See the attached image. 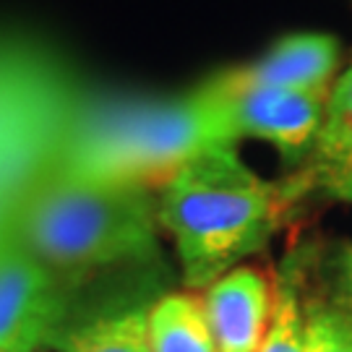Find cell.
Masks as SVG:
<instances>
[{"label": "cell", "mask_w": 352, "mask_h": 352, "mask_svg": "<svg viewBox=\"0 0 352 352\" xmlns=\"http://www.w3.org/2000/svg\"><path fill=\"white\" fill-rule=\"evenodd\" d=\"M13 238L68 289L160 261L157 193L52 170L8 214Z\"/></svg>", "instance_id": "1"}, {"label": "cell", "mask_w": 352, "mask_h": 352, "mask_svg": "<svg viewBox=\"0 0 352 352\" xmlns=\"http://www.w3.org/2000/svg\"><path fill=\"white\" fill-rule=\"evenodd\" d=\"M238 144L206 81L164 100L100 91L71 131L58 170L160 193L199 154Z\"/></svg>", "instance_id": "2"}, {"label": "cell", "mask_w": 352, "mask_h": 352, "mask_svg": "<svg viewBox=\"0 0 352 352\" xmlns=\"http://www.w3.org/2000/svg\"><path fill=\"white\" fill-rule=\"evenodd\" d=\"M298 196L217 146L190 160L160 193V227L175 245L188 289H206L274 238Z\"/></svg>", "instance_id": "3"}, {"label": "cell", "mask_w": 352, "mask_h": 352, "mask_svg": "<svg viewBox=\"0 0 352 352\" xmlns=\"http://www.w3.org/2000/svg\"><path fill=\"white\" fill-rule=\"evenodd\" d=\"M100 91L52 45L0 32V219L58 170L71 131Z\"/></svg>", "instance_id": "4"}, {"label": "cell", "mask_w": 352, "mask_h": 352, "mask_svg": "<svg viewBox=\"0 0 352 352\" xmlns=\"http://www.w3.org/2000/svg\"><path fill=\"white\" fill-rule=\"evenodd\" d=\"M206 84L222 102L235 139L269 141L287 167H300L321 131L331 89H235L219 76Z\"/></svg>", "instance_id": "5"}, {"label": "cell", "mask_w": 352, "mask_h": 352, "mask_svg": "<svg viewBox=\"0 0 352 352\" xmlns=\"http://www.w3.org/2000/svg\"><path fill=\"white\" fill-rule=\"evenodd\" d=\"M74 289L52 277L13 238H0V352H39L71 321Z\"/></svg>", "instance_id": "6"}, {"label": "cell", "mask_w": 352, "mask_h": 352, "mask_svg": "<svg viewBox=\"0 0 352 352\" xmlns=\"http://www.w3.org/2000/svg\"><path fill=\"white\" fill-rule=\"evenodd\" d=\"M217 352H258L274 308V287L261 269L235 266L204 289Z\"/></svg>", "instance_id": "7"}, {"label": "cell", "mask_w": 352, "mask_h": 352, "mask_svg": "<svg viewBox=\"0 0 352 352\" xmlns=\"http://www.w3.org/2000/svg\"><path fill=\"white\" fill-rule=\"evenodd\" d=\"M340 65V39L324 32L282 37L253 63L217 74L235 89H331Z\"/></svg>", "instance_id": "8"}, {"label": "cell", "mask_w": 352, "mask_h": 352, "mask_svg": "<svg viewBox=\"0 0 352 352\" xmlns=\"http://www.w3.org/2000/svg\"><path fill=\"white\" fill-rule=\"evenodd\" d=\"M352 177V63L329 91L327 115L308 160L287 177V186L300 201L308 193L334 196Z\"/></svg>", "instance_id": "9"}, {"label": "cell", "mask_w": 352, "mask_h": 352, "mask_svg": "<svg viewBox=\"0 0 352 352\" xmlns=\"http://www.w3.org/2000/svg\"><path fill=\"white\" fill-rule=\"evenodd\" d=\"M149 305L133 302L87 318H71L52 334L47 347L55 352H154Z\"/></svg>", "instance_id": "10"}, {"label": "cell", "mask_w": 352, "mask_h": 352, "mask_svg": "<svg viewBox=\"0 0 352 352\" xmlns=\"http://www.w3.org/2000/svg\"><path fill=\"white\" fill-rule=\"evenodd\" d=\"M149 342L154 352H217L204 298L164 292L149 305Z\"/></svg>", "instance_id": "11"}, {"label": "cell", "mask_w": 352, "mask_h": 352, "mask_svg": "<svg viewBox=\"0 0 352 352\" xmlns=\"http://www.w3.org/2000/svg\"><path fill=\"white\" fill-rule=\"evenodd\" d=\"M258 352H305V269L298 256H289L279 269L274 308Z\"/></svg>", "instance_id": "12"}, {"label": "cell", "mask_w": 352, "mask_h": 352, "mask_svg": "<svg viewBox=\"0 0 352 352\" xmlns=\"http://www.w3.org/2000/svg\"><path fill=\"white\" fill-rule=\"evenodd\" d=\"M305 352H352V314L327 292L305 289Z\"/></svg>", "instance_id": "13"}, {"label": "cell", "mask_w": 352, "mask_h": 352, "mask_svg": "<svg viewBox=\"0 0 352 352\" xmlns=\"http://www.w3.org/2000/svg\"><path fill=\"white\" fill-rule=\"evenodd\" d=\"M327 295L352 314V240L334 245L327 261Z\"/></svg>", "instance_id": "14"}, {"label": "cell", "mask_w": 352, "mask_h": 352, "mask_svg": "<svg viewBox=\"0 0 352 352\" xmlns=\"http://www.w3.org/2000/svg\"><path fill=\"white\" fill-rule=\"evenodd\" d=\"M331 199H337V201H350L352 204V177L347 183H342L340 188L334 190V196Z\"/></svg>", "instance_id": "15"}, {"label": "cell", "mask_w": 352, "mask_h": 352, "mask_svg": "<svg viewBox=\"0 0 352 352\" xmlns=\"http://www.w3.org/2000/svg\"><path fill=\"white\" fill-rule=\"evenodd\" d=\"M8 219V217H6ZM6 219H0V238H3V230H6Z\"/></svg>", "instance_id": "16"}]
</instances>
